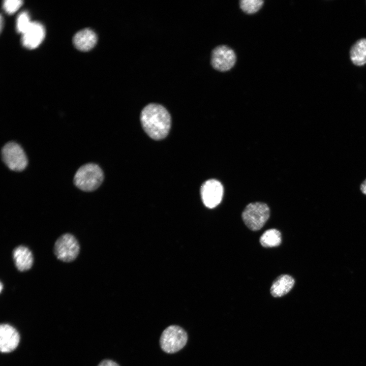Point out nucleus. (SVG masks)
Instances as JSON below:
<instances>
[{
	"mask_svg": "<svg viewBox=\"0 0 366 366\" xmlns=\"http://www.w3.org/2000/svg\"><path fill=\"white\" fill-rule=\"evenodd\" d=\"M295 283L294 279L288 274H282L273 282L270 292L274 297H280L287 294Z\"/></svg>",
	"mask_w": 366,
	"mask_h": 366,
	"instance_id": "ddd939ff",
	"label": "nucleus"
},
{
	"mask_svg": "<svg viewBox=\"0 0 366 366\" xmlns=\"http://www.w3.org/2000/svg\"><path fill=\"white\" fill-rule=\"evenodd\" d=\"M20 336L17 330L8 324L0 326V350L3 353L14 350L18 345Z\"/></svg>",
	"mask_w": 366,
	"mask_h": 366,
	"instance_id": "1a4fd4ad",
	"label": "nucleus"
},
{
	"mask_svg": "<svg viewBox=\"0 0 366 366\" xmlns=\"http://www.w3.org/2000/svg\"><path fill=\"white\" fill-rule=\"evenodd\" d=\"M2 159L9 169L14 171H21L28 164L27 157L22 147L17 142L9 141L3 147Z\"/></svg>",
	"mask_w": 366,
	"mask_h": 366,
	"instance_id": "39448f33",
	"label": "nucleus"
},
{
	"mask_svg": "<svg viewBox=\"0 0 366 366\" xmlns=\"http://www.w3.org/2000/svg\"><path fill=\"white\" fill-rule=\"evenodd\" d=\"M264 2L263 0H240L239 4L243 12L251 14L258 11L262 7Z\"/></svg>",
	"mask_w": 366,
	"mask_h": 366,
	"instance_id": "dca6fc26",
	"label": "nucleus"
},
{
	"mask_svg": "<svg viewBox=\"0 0 366 366\" xmlns=\"http://www.w3.org/2000/svg\"><path fill=\"white\" fill-rule=\"evenodd\" d=\"M281 241V234L276 229H270L265 231L260 238L261 245L265 248L279 246Z\"/></svg>",
	"mask_w": 366,
	"mask_h": 366,
	"instance_id": "2eb2a0df",
	"label": "nucleus"
},
{
	"mask_svg": "<svg viewBox=\"0 0 366 366\" xmlns=\"http://www.w3.org/2000/svg\"><path fill=\"white\" fill-rule=\"evenodd\" d=\"M22 3L21 0H6L4 1L3 8L7 13L11 14L15 13Z\"/></svg>",
	"mask_w": 366,
	"mask_h": 366,
	"instance_id": "a211bd4d",
	"label": "nucleus"
},
{
	"mask_svg": "<svg viewBox=\"0 0 366 366\" xmlns=\"http://www.w3.org/2000/svg\"><path fill=\"white\" fill-rule=\"evenodd\" d=\"M73 42L77 49L87 51L95 46L97 42V36L91 29L84 28L74 35Z\"/></svg>",
	"mask_w": 366,
	"mask_h": 366,
	"instance_id": "f8f14e48",
	"label": "nucleus"
},
{
	"mask_svg": "<svg viewBox=\"0 0 366 366\" xmlns=\"http://www.w3.org/2000/svg\"><path fill=\"white\" fill-rule=\"evenodd\" d=\"M350 57L352 63L357 66L366 64V38L358 40L351 47Z\"/></svg>",
	"mask_w": 366,
	"mask_h": 366,
	"instance_id": "4468645a",
	"label": "nucleus"
},
{
	"mask_svg": "<svg viewBox=\"0 0 366 366\" xmlns=\"http://www.w3.org/2000/svg\"><path fill=\"white\" fill-rule=\"evenodd\" d=\"M104 179L101 168L94 163H87L81 166L74 177V183L80 190L91 192L97 189Z\"/></svg>",
	"mask_w": 366,
	"mask_h": 366,
	"instance_id": "f03ea898",
	"label": "nucleus"
},
{
	"mask_svg": "<svg viewBox=\"0 0 366 366\" xmlns=\"http://www.w3.org/2000/svg\"><path fill=\"white\" fill-rule=\"evenodd\" d=\"M360 189L361 192L366 195V179L360 185Z\"/></svg>",
	"mask_w": 366,
	"mask_h": 366,
	"instance_id": "aec40b11",
	"label": "nucleus"
},
{
	"mask_svg": "<svg viewBox=\"0 0 366 366\" xmlns=\"http://www.w3.org/2000/svg\"><path fill=\"white\" fill-rule=\"evenodd\" d=\"M269 216L270 209L268 205L263 202H256L246 206L241 217L248 228L252 231H257L262 228Z\"/></svg>",
	"mask_w": 366,
	"mask_h": 366,
	"instance_id": "20e7f679",
	"label": "nucleus"
},
{
	"mask_svg": "<svg viewBox=\"0 0 366 366\" xmlns=\"http://www.w3.org/2000/svg\"><path fill=\"white\" fill-rule=\"evenodd\" d=\"M223 187L218 180L210 179L205 181L201 187L200 194L203 203L208 208L218 205L223 196Z\"/></svg>",
	"mask_w": 366,
	"mask_h": 366,
	"instance_id": "6e6552de",
	"label": "nucleus"
},
{
	"mask_svg": "<svg viewBox=\"0 0 366 366\" xmlns=\"http://www.w3.org/2000/svg\"><path fill=\"white\" fill-rule=\"evenodd\" d=\"M2 25H3V19H2V16H1V30L2 29Z\"/></svg>",
	"mask_w": 366,
	"mask_h": 366,
	"instance_id": "412c9836",
	"label": "nucleus"
},
{
	"mask_svg": "<svg viewBox=\"0 0 366 366\" xmlns=\"http://www.w3.org/2000/svg\"><path fill=\"white\" fill-rule=\"evenodd\" d=\"M80 252L79 243L76 238L70 233L61 235L56 240L54 253L59 260L70 262L74 261Z\"/></svg>",
	"mask_w": 366,
	"mask_h": 366,
	"instance_id": "423d86ee",
	"label": "nucleus"
},
{
	"mask_svg": "<svg viewBox=\"0 0 366 366\" xmlns=\"http://www.w3.org/2000/svg\"><path fill=\"white\" fill-rule=\"evenodd\" d=\"M31 23L28 14L26 12L21 13L18 16L16 21V29L18 32L23 34L28 28Z\"/></svg>",
	"mask_w": 366,
	"mask_h": 366,
	"instance_id": "f3484780",
	"label": "nucleus"
},
{
	"mask_svg": "<svg viewBox=\"0 0 366 366\" xmlns=\"http://www.w3.org/2000/svg\"><path fill=\"white\" fill-rule=\"evenodd\" d=\"M45 34L44 27L41 23L32 22L27 30L22 34L21 43L26 48H36L44 40Z\"/></svg>",
	"mask_w": 366,
	"mask_h": 366,
	"instance_id": "9d476101",
	"label": "nucleus"
},
{
	"mask_svg": "<svg viewBox=\"0 0 366 366\" xmlns=\"http://www.w3.org/2000/svg\"><path fill=\"white\" fill-rule=\"evenodd\" d=\"M188 336L186 330L176 325H171L162 332L160 339L162 350L167 353H174L186 345Z\"/></svg>",
	"mask_w": 366,
	"mask_h": 366,
	"instance_id": "7ed1b4c3",
	"label": "nucleus"
},
{
	"mask_svg": "<svg viewBox=\"0 0 366 366\" xmlns=\"http://www.w3.org/2000/svg\"><path fill=\"white\" fill-rule=\"evenodd\" d=\"M12 256L15 265L19 271H25L32 268L34 257L28 248L23 245L16 247L13 251Z\"/></svg>",
	"mask_w": 366,
	"mask_h": 366,
	"instance_id": "9b49d317",
	"label": "nucleus"
},
{
	"mask_svg": "<svg viewBox=\"0 0 366 366\" xmlns=\"http://www.w3.org/2000/svg\"><path fill=\"white\" fill-rule=\"evenodd\" d=\"M236 55L234 50L227 45L222 44L215 47L211 53L212 67L221 72L230 70L235 65Z\"/></svg>",
	"mask_w": 366,
	"mask_h": 366,
	"instance_id": "0eeeda50",
	"label": "nucleus"
},
{
	"mask_svg": "<svg viewBox=\"0 0 366 366\" xmlns=\"http://www.w3.org/2000/svg\"><path fill=\"white\" fill-rule=\"evenodd\" d=\"M98 366H119L116 362L110 359H105L102 361Z\"/></svg>",
	"mask_w": 366,
	"mask_h": 366,
	"instance_id": "6ab92c4d",
	"label": "nucleus"
},
{
	"mask_svg": "<svg viewBox=\"0 0 366 366\" xmlns=\"http://www.w3.org/2000/svg\"><path fill=\"white\" fill-rule=\"evenodd\" d=\"M142 128L152 139L159 140L165 138L171 127V116L162 105L150 103L145 106L140 114Z\"/></svg>",
	"mask_w": 366,
	"mask_h": 366,
	"instance_id": "f257e3e1",
	"label": "nucleus"
},
{
	"mask_svg": "<svg viewBox=\"0 0 366 366\" xmlns=\"http://www.w3.org/2000/svg\"><path fill=\"white\" fill-rule=\"evenodd\" d=\"M2 289H3V284L1 283V291H2Z\"/></svg>",
	"mask_w": 366,
	"mask_h": 366,
	"instance_id": "4be33fe9",
	"label": "nucleus"
}]
</instances>
